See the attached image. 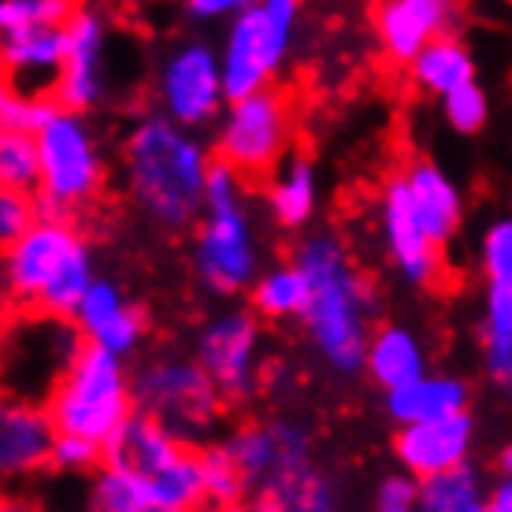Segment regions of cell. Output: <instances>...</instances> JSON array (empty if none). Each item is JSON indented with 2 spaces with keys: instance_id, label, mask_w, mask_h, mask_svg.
Returning <instances> with one entry per match:
<instances>
[{
  "instance_id": "1",
  "label": "cell",
  "mask_w": 512,
  "mask_h": 512,
  "mask_svg": "<svg viewBox=\"0 0 512 512\" xmlns=\"http://www.w3.org/2000/svg\"><path fill=\"white\" fill-rule=\"evenodd\" d=\"M216 153L201 130L145 112L123 130L119 141V175L130 205L160 231H190L205 212L208 175Z\"/></svg>"
},
{
  "instance_id": "2",
  "label": "cell",
  "mask_w": 512,
  "mask_h": 512,
  "mask_svg": "<svg viewBox=\"0 0 512 512\" xmlns=\"http://www.w3.org/2000/svg\"><path fill=\"white\" fill-rule=\"evenodd\" d=\"M294 260L308 275V308L301 316L312 353L334 375L364 372L372 346L375 286L353 260L349 245L331 231L305 234L294 245Z\"/></svg>"
},
{
  "instance_id": "3",
  "label": "cell",
  "mask_w": 512,
  "mask_h": 512,
  "mask_svg": "<svg viewBox=\"0 0 512 512\" xmlns=\"http://www.w3.org/2000/svg\"><path fill=\"white\" fill-rule=\"evenodd\" d=\"M93 279V245L75 219L41 216L4 245V294L19 312L71 320Z\"/></svg>"
},
{
  "instance_id": "4",
  "label": "cell",
  "mask_w": 512,
  "mask_h": 512,
  "mask_svg": "<svg viewBox=\"0 0 512 512\" xmlns=\"http://www.w3.org/2000/svg\"><path fill=\"white\" fill-rule=\"evenodd\" d=\"M231 164L216 160L208 175L205 212L193 227V271L216 297L249 294L260 279V238L249 212V190Z\"/></svg>"
},
{
  "instance_id": "5",
  "label": "cell",
  "mask_w": 512,
  "mask_h": 512,
  "mask_svg": "<svg viewBox=\"0 0 512 512\" xmlns=\"http://www.w3.org/2000/svg\"><path fill=\"white\" fill-rule=\"evenodd\" d=\"M45 405H49L52 420L64 435L93 438L108 449V442L138 412L127 357H119L104 346H93V342H82L64 375L45 394Z\"/></svg>"
},
{
  "instance_id": "6",
  "label": "cell",
  "mask_w": 512,
  "mask_h": 512,
  "mask_svg": "<svg viewBox=\"0 0 512 512\" xmlns=\"http://www.w3.org/2000/svg\"><path fill=\"white\" fill-rule=\"evenodd\" d=\"M34 138L41 153V216L75 219L101 197L108 182V164H104L97 130L90 127L86 112L60 104Z\"/></svg>"
},
{
  "instance_id": "7",
  "label": "cell",
  "mask_w": 512,
  "mask_h": 512,
  "mask_svg": "<svg viewBox=\"0 0 512 512\" xmlns=\"http://www.w3.org/2000/svg\"><path fill=\"white\" fill-rule=\"evenodd\" d=\"M301 15L305 0H249L242 12L223 23L219 56L231 101L275 86V78L294 56Z\"/></svg>"
},
{
  "instance_id": "8",
  "label": "cell",
  "mask_w": 512,
  "mask_h": 512,
  "mask_svg": "<svg viewBox=\"0 0 512 512\" xmlns=\"http://www.w3.org/2000/svg\"><path fill=\"white\" fill-rule=\"evenodd\" d=\"M294 101L279 86L227 101L212 127V153L231 164L242 179H268L271 171L294 153Z\"/></svg>"
},
{
  "instance_id": "9",
  "label": "cell",
  "mask_w": 512,
  "mask_h": 512,
  "mask_svg": "<svg viewBox=\"0 0 512 512\" xmlns=\"http://www.w3.org/2000/svg\"><path fill=\"white\" fill-rule=\"evenodd\" d=\"M227 82H223V56L216 41L201 34L171 41L153 67V108L182 127H216L227 108Z\"/></svg>"
},
{
  "instance_id": "10",
  "label": "cell",
  "mask_w": 512,
  "mask_h": 512,
  "mask_svg": "<svg viewBox=\"0 0 512 512\" xmlns=\"http://www.w3.org/2000/svg\"><path fill=\"white\" fill-rule=\"evenodd\" d=\"M138 412L167 423L175 435L201 442L223 416L227 397L197 357H156L134 372Z\"/></svg>"
},
{
  "instance_id": "11",
  "label": "cell",
  "mask_w": 512,
  "mask_h": 512,
  "mask_svg": "<svg viewBox=\"0 0 512 512\" xmlns=\"http://www.w3.org/2000/svg\"><path fill=\"white\" fill-rule=\"evenodd\" d=\"M379 238L401 282H409L416 290H435L442 282L446 275L442 245L431 242V234L423 231L420 216L412 208L409 186H405V171L386 175L379 186Z\"/></svg>"
},
{
  "instance_id": "12",
  "label": "cell",
  "mask_w": 512,
  "mask_h": 512,
  "mask_svg": "<svg viewBox=\"0 0 512 512\" xmlns=\"http://www.w3.org/2000/svg\"><path fill=\"white\" fill-rule=\"evenodd\" d=\"M260 316L253 308L216 312L197 334V360L227 401H249L260 386Z\"/></svg>"
},
{
  "instance_id": "13",
  "label": "cell",
  "mask_w": 512,
  "mask_h": 512,
  "mask_svg": "<svg viewBox=\"0 0 512 512\" xmlns=\"http://www.w3.org/2000/svg\"><path fill=\"white\" fill-rule=\"evenodd\" d=\"M67 30V56H64V75L56 82V101L75 112H97L108 101V19L97 4H78L71 19L64 23Z\"/></svg>"
},
{
  "instance_id": "14",
  "label": "cell",
  "mask_w": 512,
  "mask_h": 512,
  "mask_svg": "<svg viewBox=\"0 0 512 512\" xmlns=\"http://www.w3.org/2000/svg\"><path fill=\"white\" fill-rule=\"evenodd\" d=\"M461 0H379L372 8V34L386 64L409 67L423 45L461 30Z\"/></svg>"
},
{
  "instance_id": "15",
  "label": "cell",
  "mask_w": 512,
  "mask_h": 512,
  "mask_svg": "<svg viewBox=\"0 0 512 512\" xmlns=\"http://www.w3.org/2000/svg\"><path fill=\"white\" fill-rule=\"evenodd\" d=\"M234 461L242 464L249 487H264L271 479L286 472L316 464V446H312V431L301 420H264V423H245L238 431L223 438Z\"/></svg>"
},
{
  "instance_id": "16",
  "label": "cell",
  "mask_w": 512,
  "mask_h": 512,
  "mask_svg": "<svg viewBox=\"0 0 512 512\" xmlns=\"http://www.w3.org/2000/svg\"><path fill=\"white\" fill-rule=\"evenodd\" d=\"M475 446V420L472 412H453V416H438V420L401 423L394 435V457L401 472L416 475V479H435L442 472H453L461 464H472Z\"/></svg>"
},
{
  "instance_id": "17",
  "label": "cell",
  "mask_w": 512,
  "mask_h": 512,
  "mask_svg": "<svg viewBox=\"0 0 512 512\" xmlns=\"http://www.w3.org/2000/svg\"><path fill=\"white\" fill-rule=\"evenodd\" d=\"M67 30L64 26H30L0 34L4 86L19 93H56L64 75Z\"/></svg>"
},
{
  "instance_id": "18",
  "label": "cell",
  "mask_w": 512,
  "mask_h": 512,
  "mask_svg": "<svg viewBox=\"0 0 512 512\" xmlns=\"http://www.w3.org/2000/svg\"><path fill=\"white\" fill-rule=\"evenodd\" d=\"M56 438H60V427L45 401L41 405L34 397L8 401L0 412V472L8 479H19V475L52 468Z\"/></svg>"
},
{
  "instance_id": "19",
  "label": "cell",
  "mask_w": 512,
  "mask_h": 512,
  "mask_svg": "<svg viewBox=\"0 0 512 512\" xmlns=\"http://www.w3.org/2000/svg\"><path fill=\"white\" fill-rule=\"evenodd\" d=\"M71 323H75L86 342L112 349L119 357H130L145 342V312L134 301H127V294L119 290V282L101 279V275L86 290Z\"/></svg>"
},
{
  "instance_id": "20",
  "label": "cell",
  "mask_w": 512,
  "mask_h": 512,
  "mask_svg": "<svg viewBox=\"0 0 512 512\" xmlns=\"http://www.w3.org/2000/svg\"><path fill=\"white\" fill-rule=\"evenodd\" d=\"M405 171V186H409L412 208L420 216L423 231L431 234V242H438L446 249L464 223V197L461 186L453 182L446 167L431 160V156H412Z\"/></svg>"
},
{
  "instance_id": "21",
  "label": "cell",
  "mask_w": 512,
  "mask_h": 512,
  "mask_svg": "<svg viewBox=\"0 0 512 512\" xmlns=\"http://www.w3.org/2000/svg\"><path fill=\"white\" fill-rule=\"evenodd\" d=\"M264 205L275 227L282 231H305L320 208V171L308 153H290L268 179Z\"/></svg>"
},
{
  "instance_id": "22",
  "label": "cell",
  "mask_w": 512,
  "mask_h": 512,
  "mask_svg": "<svg viewBox=\"0 0 512 512\" xmlns=\"http://www.w3.org/2000/svg\"><path fill=\"white\" fill-rule=\"evenodd\" d=\"M405 78H409L412 90H420L423 97L442 101L453 90H461V86L479 78V60H475L468 38L461 30H453V34L435 38L431 45H423L416 52V60L405 67Z\"/></svg>"
},
{
  "instance_id": "23",
  "label": "cell",
  "mask_w": 512,
  "mask_h": 512,
  "mask_svg": "<svg viewBox=\"0 0 512 512\" xmlns=\"http://www.w3.org/2000/svg\"><path fill=\"white\" fill-rule=\"evenodd\" d=\"M479 357L498 394L512 397V275L487 279L479 308Z\"/></svg>"
},
{
  "instance_id": "24",
  "label": "cell",
  "mask_w": 512,
  "mask_h": 512,
  "mask_svg": "<svg viewBox=\"0 0 512 512\" xmlns=\"http://www.w3.org/2000/svg\"><path fill=\"white\" fill-rule=\"evenodd\" d=\"M472 401V386L457 379V375H442V372H427L412 383L397 386V390H386V412L390 420L401 427V423H420V420H438V416H453V412H464Z\"/></svg>"
},
{
  "instance_id": "25",
  "label": "cell",
  "mask_w": 512,
  "mask_h": 512,
  "mask_svg": "<svg viewBox=\"0 0 512 512\" xmlns=\"http://www.w3.org/2000/svg\"><path fill=\"white\" fill-rule=\"evenodd\" d=\"M364 372L375 386L397 390V386L427 375V346L412 327H401V323L375 327L368 357H364Z\"/></svg>"
},
{
  "instance_id": "26",
  "label": "cell",
  "mask_w": 512,
  "mask_h": 512,
  "mask_svg": "<svg viewBox=\"0 0 512 512\" xmlns=\"http://www.w3.org/2000/svg\"><path fill=\"white\" fill-rule=\"evenodd\" d=\"M245 512H338V490L316 464H308L256 487Z\"/></svg>"
},
{
  "instance_id": "27",
  "label": "cell",
  "mask_w": 512,
  "mask_h": 512,
  "mask_svg": "<svg viewBox=\"0 0 512 512\" xmlns=\"http://www.w3.org/2000/svg\"><path fill=\"white\" fill-rule=\"evenodd\" d=\"M249 305L260 320H301L308 308V275L290 260L279 268L260 271V279L249 290Z\"/></svg>"
},
{
  "instance_id": "28",
  "label": "cell",
  "mask_w": 512,
  "mask_h": 512,
  "mask_svg": "<svg viewBox=\"0 0 512 512\" xmlns=\"http://www.w3.org/2000/svg\"><path fill=\"white\" fill-rule=\"evenodd\" d=\"M420 512H487V483L472 464L420 483Z\"/></svg>"
},
{
  "instance_id": "29",
  "label": "cell",
  "mask_w": 512,
  "mask_h": 512,
  "mask_svg": "<svg viewBox=\"0 0 512 512\" xmlns=\"http://www.w3.org/2000/svg\"><path fill=\"white\" fill-rule=\"evenodd\" d=\"M249 479H245L242 464L234 461L227 442L205 446V494L212 512H234L242 509L245 494H249Z\"/></svg>"
},
{
  "instance_id": "30",
  "label": "cell",
  "mask_w": 512,
  "mask_h": 512,
  "mask_svg": "<svg viewBox=\"0 0 512 512\" xmlns=\"http://www.w3.org/2000/svg\"><path fill=\"white\" fill-rule=\"evenodd\" d=\"M0 182H4V190L38 193L41 153H38V138H34V134L0 130Z\"/></svg>"
},
{
  "instance_id": "31",
  "label": "cell",
  "mask_w": 512,
  "mask_h": 512,
  "mask_svg": "<svg viewBox=\"0 0 512 512\" xmlns=\"http://www.w3.org/2000/svg\"><path fill=\"white\" fill-rule=\"evenodd\" d=\"M442 108V119H446V127L453 134H464V138H472V134H483L490 123V97L487 90L479 86V78L461 86V90H453L449 97L438 101Z\"/></svg>"
},
{
  "instance_id": "32",
  "label": "cell",
  "mask_w": 512,
  "mask_h": 512,
  "mask_svg": "<svg viewBox=\"0 0 512 512\" xmlns=\"http://www.w3.org/2000/svg\"><path fill=\"white\" fill-rule=\"evenodd\" d=\"M60 101L52 93H19L4 86L0 97V130H23V134H38L52 119Z\"/></svg>"
},
{
  "instance_id": "33",
  "label": "cell",
  "mask_w": 512,
  "mask_h": 512,
  "mask_svg": "<svg viewBox=\"0 0 512 512\" xmlns=\"http://www.w3.org/2000/svg\"><path fill=\"white\" fill-rule=\"evenodd\" d=\"M78 0H0V34L30 26H64Z\"/></svg>"
},
{
  "instance_id": "34",
  "label": "cell",
  "mask_w": 512,
  "mask_h": 512,
  "mask_svg": "<svg viewBox=\"0 0 512 512\" xmlns=\"http://www.w3.org/2000/svg\"><path fill=\"white\" fill-rule=\"evenodd\" d=\"M479 271L483 279L512 275V212L494 216L479 234Z\"/></svg>"
},
{
  "instance_id": "35",
  "label": "cell",
  "mask_w": 512,
  "mask_h": 512,
  "mask_svg": "<svg viewBox=\"0 0 512 512\" xmlns=\"http://www.w3.org/2000/svg\"><path fill=\"white\" fill-rule=\"evenodd\" d=\"M104 464V446L93 442V438L82 435H64L56 438V449H52V468L64 475H90Z\"/></svg>"
},
{
  "instance_id": "36",
  "label": "cell",
  "mask_w": 512,
  "mask_h": 512,
  "mask_svg": "<svg viewBox=\"0 0 512 512\" xmlns=\"http://www.w3.org/2000/svg\"><path fill=\"white\" fill-rule=\"evenodd\" d=\"M38 219H41L38 193L0 190V242L8 245V242H15V238H23Z\"/></svg>"
},
{
  "instance_id": "37",
  "label": "cell",
  "mask_w": 512,
  "mask_h": 512,
  "mask_svg": "<svg viewBox=\"0 0 512 512\" xmlns=\"http://www.w3.org/2000/svg\"><path fill=\"white\" fill-rule=\"evenodd\" d=\"M372 512H420V479L409 472L386 475L375 487Z\"/></svg>"
},
{
  "instance_id": "38",
  "label": "cell",
  "mask_w": 512,
  "mask_h": 512,
  "mask_svg": "<svg viewBox=\"0 0 512 512\" xmlns=\"http://www.w3.org/2000/svg\"><path fill=\"white\" fill-rule=\"evenodd\" d=\"M249 0H179L182 15L197 26H212V23H227L242 12Z\"/></svg>"
},
{
  "instance_id": "39",
  "label": "cell",
  "mask_w": 512,
  "mask_h": 512,
  "mask_svg": "<svg viewBox=\"0 0 512 512\" xmlns=\"http://www.w3.org/2000/svg\"><path fill=\"white\" fill-rule=\"evenodd\" d=\"M487 512H512V475H501L487 487Z\"/></svg>"
},
{
  "instance_id": "40",
  "label": "cell",
  "mask_w": 512,
  "mask_h": 512,
  "mask_svg": "<svg viewBox=\"0 0 512 512\" xmlns=\"http://www.w3.org/2000/svg\"><path fill=\"white\" fill-rule=\"evenodd\" d=\"M498 468H501V475H512V438L501 446V453H498Z\"/></svg>"
},
{
  "instance_id": "41",
  "label": "cell",
  "mask_w": 512,
  "mask_h": 512,
  "mask_svg": "<svg viewBox=\"0 0 512 512\" xmlns=\"http://www.w3.org/2000/svg\"><path fill=\"white\" fill-rule=\"evenodd\" d=\"M4 512H41L38 505H30V501H23V498H12L8 505H4Z\"/></svg>"
},
{
  "instance_id": "42",
  "label": "cell",
  "mask_w": 512,
  "mask_h": 512,
  "mask_svg": "<svg viewBox=\"0 0 512 512\" xmlns=\"http://www.w3.org/2000/svg\"><path fill=\"white\" fill-rule=\"evenodd\" d=\"M141 512H171V509H164V505H156V501H153V505H145Z\"/></svg>"
}]
</instances>
